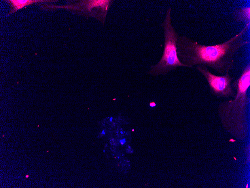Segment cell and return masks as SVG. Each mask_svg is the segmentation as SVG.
<instances>
[{"label":"cell","instance_id":"cell-1","mask_svg":"<svg viewBox=\"0 0 250 188\" xmlns=\"http://www.w3.org/2000/svg\"><path fill=\"white\" fill-rule=\"evenodd\" d=\"M247 23L243 29L228 40L212 46L202 45L185 36H179L177 54L182 63L187 68L205 66L221 75L230 72L235 64V56L241 49L249 44L243 38L250 25Z\"/></svg>","mask_w":250,"mask_h":188},{"label":"cell","instance_id":"cell-7","mask_svg":"<svg viewBox=\"0 0 250 188\" xmlns=\"http://www.w3.org/2000/svg\"><path fill=\"white\" fill-rule=\"evenodd\" d=\"M233 15L235 21L236 22H247V23H250V7H248L237 9L234 11Z\"/></svg>","mask_w":250,"mask_h":188},{"label":"cell","instance_id":"cell-8","mask_svg":"<svg viewBox=\"0 0 250 188\" xmlns=\"http://www.w3.org/2000/svg\"><path fill=\"white\" fill-rule=\"evenodd\" d=\"M156 103H155L154 102H152L150 103H149V106H151V107H154L156 106Z\"/></svg>","mask_w":250,"mask_h":188},{"label":"cell","instance_id":"cell-4","mask_svg":"<svg viewBox=\"0 0 250 188\" xmlns=\"http://www.w3.org/2000/svg\"><path fill=\"white\" fill-rule=\"evenodd\" d=\"M112 0L69 1L62 6L47 5L52 9L62 8L84 17H94L104 25L107 12L114 2Z\"/></svg>","mask_w":250,"mask_h":188},{"label":"cell","instance_id":"cell-2","mask_svg":"<svg viewBox=\"0 0 250 188\" xmlns=\"http://www.w3.org/2000/svg\"><path fill=\"white\" fill-rule=\"evenodd\" d=\"M250 86L249 62L242 69L240 77L232 83V88L236 91L235 96L233 99L221 103L220 105V113L227 127L242 130L240 122L242 121L246 106L250 103V98L247 94Z\"/></svg>","mask_w":250,"mask_h":188},{"label":"cell","instance_id":"cell-10","mask_svg":"<svg viewBox=\"0 0 250 188\" xmlns=\"http://www.w3.org/2000/svg\"><path fill=\"white\" fill-rule=\"evenodd\" d=\"M102 133L103 134V135H105V133L104 130H103V131H102Z\"/></svg>","mask_w":250,"mask_h":188},{"label":"cell","instance_id":"cell-11","mask_svg":"<svg viewBox=\"0 0 250 188\" xmlns=\"http://www.w3.org/2000/svg\"><path fill=\"white\" fill-rule=\"evenodd\" d=\"M112 118H111L110 119V120L111 121H112Z\"/></svg>","mask_w":250,"mask_h":188},{"label":"cell","instance_id":"cell-9","mask_svg":"<svg viewBox=\"0 0 250 188\" xmlns=\"http://www.w3.org/2000/svg\"><path fill=\"white\" fill-rule=\"evenodd\" d=\"M120 142L121 143V144L122 145H123L125 143V142H126V140H125V139H124L123 140H120Z\"/></svg>","mask_w":250,"mask_h":188},{"label":"cell","instance_id":"cell-12","mask_svg":"<svg viewBox=\"0 0 250 188\" xmlns=\"http://www.w3.org/2000/svg\"><path fill=\"white\" fill-rule=\"evenodd\" d=\"M29 177V175H27V176H26V178H28Z\"/></svg>","mask_w":250,"mask_h":188},{"label":"cell","instance_id":"cell-13","mask_svg":"<svg viewBox=\"0 0 250 188\" xmlns=\"http://www.w3.org/2000/svg\"><path fill=\"white\" fill-rule=\"evenodd\" d=\"M121 133H122V134H123V133H122V132H121Z\"/></svg>","mask_w":250,"mask_h":188},{"label":"cell","instance_id":"cell-14","mask_svg":"<svg viewBox=\"0 0 250 188\" xmlns=\"http://www.w3.org/2000/svg\"><path fill=\"white\" fill-rule=\"evenodd\" d=\"M103 152H105V150H104Z\"/></svg>","mask_w":250,"mask_h":188},{"label":"cell","instance_id":"cell-5","mask_svg":"<svg viewBox=\"0 0 250 188\" xmlns=\"http://www.w3.org/2000/svg\"><path fill=\"white\" fill-rule=\"evenodd\" d=\"M196 70L203 76L208 83L211 94L218 98H234L236 91L232 88V82L234 78L229 71L224 75H216L212 73L207 66H196Z\"/></svg>","mask_w":250,"mask_h":188},{"label":"cell","instance_id":"cell-3","mask_svg":"<svg viewBox=\"0 0 250 188\" xmlns=\"http://www.w3.org/2000/svg\"><path fill=\"white\" fill-rule=\"evenodd\" d=\"M172 9L166 11L165 17L161 26L163 30L164 47L159 61L152 65L147 74L154 77L167 75L179 67H187L180 61L177 54V42L179 34L172 23Z\"/></svg>","mask_w":250,"mask_h":188},{"label":"cell","instance_id":"cell-6","mask_svg":"<svg viewBox=\"0 0 250 188\" xmlns=\"http://www.w3.org/2000/svg\"><path fill=\"white\" fill-rule=\"evenodd\" d=\"M10 5L11 10L8 15L14 13L19 10L22 9L26 6L33 3H44V2H56V1H46V0H9L6 1Z\"/></svg>","mask_w":250,"mask_h":188}]
</instances>
